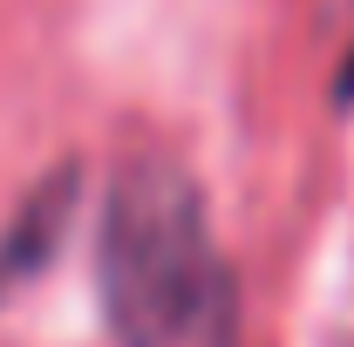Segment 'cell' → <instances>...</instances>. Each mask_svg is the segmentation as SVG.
<instances>
[{
    "mask_svg": "<svg viewBox=\"0 0 354 347\" xmlns=\"http://www.w3.org/2000/svg\"><path fill=\"white\" fill-rule=\"evenodd\" d=\"M102 293L123 347H232L239 300L198 191L171 164H130L102 225Z\"/></svg>",
    "mask_w": 354,
    "mask_h": 347,
    "instance_id": "cell-1",
    "label": "cell"
}]
</instances>
